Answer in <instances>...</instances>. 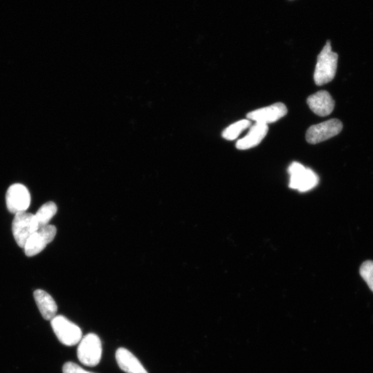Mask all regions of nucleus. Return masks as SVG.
Instances as JSON below:
<instances>
[{
  "label": "nucleus",
  "mask_w": 373,
  "mask_h": 373,
  "mask_svg": "<svg viewBox=\"0 0 373 373\" xmlns=\"http://www.w3.org/2000/svg\"><path fill=\"white\" fill-rule=\"evenodd\" d=\"M338 54L332 51L331 43L327 41L317 57L314 74V81L317 86H322L331 82L336 72Z\"/></svg>",
  "instance_id": "f257e3e1"
},
{
  "label": "nucleus",
  "mask_w": 373,
  "mask_h": 373,
  "mask_svg": "<svg viewBox=\"0 0 373 373\" xmlns=\"http://www.w3.org/2000/svg\"><path fill=\"white\" fill-rule=\"evenodd\" d=\"M103 347L101 341L94 333L85 335L79 343L77 354L80 361L87 366L97 365L102 357Z\"/></svg>",
  "instance_id": "f03ea898"
},
{
  "label": "nucleus",
  "mask_w": 373,
  "mask_h": 373,
  "mask_svg": "<svg viewBox=\"0 0 373 373\" xmlns=\"http://www.w3.org/2000/svg\"><path fill=\"white\" fill-rule=\"evenodd\" d=\"M290 176L289 187L301 192L315 188L319 183L318 176L310 169L297 162H293L288 168Z\"/></svg>",
  "instance_id": "7ed1b4c3"
},
{
  "label": "nucleus",
  "mask_w": 373,
  "mask_h": 373,
  "mask_svg": "<svg viewBox=\"0 0 373 373\" xmlns=\"http://www.w3.org/2000/svg\"><path fill=\"white\" fill-rule=\"evenodd\" d=\"M38 230L39 223L35 214L21 212L15 214L12 223V232L17 244L24 249L29 238Z\"/></svg>",
  "instance_id": "20e7f679"
},
{
  "label": "nucleus",
  "mask_w": 373,
  "mask_h": 373,
  "mask_svg": "<svg viewBox=\"0 0 373 373\" xmlns=\"http://www.w3.org/2000/svg\"><path fill=\"white\" fill-rule=\"evenodd\" d=\"M51 324L59 341L65 345H75L83 339L81 329L63 315L53 318Z\"/></svg>",
  "instance_id": "39448f33"
},
{
  "label": "nucleus",
  "mask_w": 373,
  "mask_h": 373,
  "mask_svg": "<svg viewBox=\"0 0 373 373\" xmlns=\"http://www.w3.org/2000/svg\"><path fill=\"white\" fill-rule=\"evenodd\" d=\"M343 129L342 123L338 119H331L311 126L306 132L305 139L315 145L337 136Z\"/></svg>",
  "instance_id": "423d86ee"
},
{
  "label": "nucleus",
  "mask_w": 373,
  "mask_h": 373,
  "mask_svg": "<svg viewBox=\"0 0 373 373\" xmlns=\"http://www.w3.org/2000/svg\"><path fill=\"white\" fill-rule=\"evenodd\" d=\"M57 233V229L52 225L38 230L28 240L24 248L26 254L31 257L41 253L54 241Z\"/></svg>",
  "instance_id": "0eeeda50"
},
{
  "label": "nucleus",
  "mask_w": 373,
  "mask_h": 373,
  "mask_svg": "<svg viewBox=\"0 0 373 373\" xmlns=\"http://www.w3.org/2000/svg\"><path fill=\"white\" fill-rule=\"evenodd\" d=\"M8 210L13 214L26 212L31 204V194L28 189L22 184L11 185L6 194Z\"/></svg>",
  "instance_id": "6e6552de"
},
{
  "label": "nucleus",
  "mask_w": 373,
  "mask_h": 373,
  "mask_svg": "<svg viewBox=\"0 0 373 373\" xmlns=\"http://www.w3.org/2000/svg\"><path fill=\"white\" fill-rule=\"evenodd\" d=\"M288 114L286 106L282 103H277L270 106L263 108L248 113V119L263 124L273 123Z\"/></svg>",
  "instance_id": "1a4fd4ad"
},
{
  "label": "nucleus",
  "mask_w": 373,
  "mask_h": 373,
  "mask_svg": "<svg viewBox=\"0 0 373 373\" xmlns=\"http://www.w3.org/2000/svg\"><path fill=\"white\" fill-rule=\"evenodd\" d=\"M307 104L316 115L325 117L333 112L335 102L327 92L323 90L310 96Z\"/></svg>",
  "instance_id": "9d476101"
},
{
  "label": "nucleus",
  "mask_w": 373,
  "mask_h": 373,
  "mask_svg": "<svg viewBox=\"0 0 373 373\" xmlns=\"http://www.w3.org/2000/svg\"><path fill=\"white\" fill-rule=\"evenodd\" d=\"M268 132V125L256 123L250 128L248 134L236 142V149L246 150L256 147L264 139Z\"/></svg>",
  "instance_id": "9b49d317"
},
{
  "label": "nucleus",
  "mask_w": 373,
  "mask_h": 373,
  "mask_svg": "<svg viewBox=\"0 0 373 373\" xmlns=\"http://www.w3.org/2000/svg\"><path fill=\"white\" fill-rule=\"evenodd\" d=\"M116 359L120 368L126 373H148L140 361L124 347L117 350Z\"/></svg>",
  "instance_id": "f8f14e48"
},
{
  "label": "nucleus",
  "mask_w": 373,
  "mask_h": 373,
  "mask_svg": "<svg viewBox=\"0 0 373 373\" xmlns=\"http://www.w3.org/2000/svg\"><path fill=\"white\" fill-rule=\"evenodd\" d=\"M34 295L43 318L46 320H52L54 318L57 316L58 306L53 297L43 290H37Z\"/></svg>",
  "instance_id": "ddd939ff"
},
{
  "label": "nucleus",
  "mask_w": 373,
  "mask_h": 373,
  "mask_svg": "<svg viewBox=\"0 0 373 373\" xmlns=\"http://www.w3.org/2000/svg\"><path fill=\"white\" fill-rule=\"evenodd\" d=\"M57 205L52 201L42 205L35 214L39 229L50 225V221L57 214Z\"/></svg>",
  "instance_id": "4468645a"
},
{
  "label": "nucleus",
  "mask_w": 373,
  "mask_h": 373,
  "mask_svg": "<svg viewBox=\"0 0 373 373\" xmlns=\"http://www.w3.org/2000/svg\"><path fill=\"white\" fill-rule=\"evenodd\" d=\"M251 122L244 119L232 124L227 128L222 133L223 139L228 141H234L246 129L251 127Z\"/></svg>",
  "instance_id": "2eb2a0df"
},
{
  "label": "nucleus",
  "mask_w": 373,
  "mask_h": 373,
  "mask_svg": "<svg viewBox=\"0 0 373 373\" xmlns=\"http://www.w3.org/2000/svg\"><path fill=\"white\" fill-rule=\"evenodd\" d=\"M360 274L373 292V261L363 262L360 268Z\"/></svg>",
  "instance_id": "dca6fc26"
},
{
  "label": "nucleus",
  "mask_w": 373,
  "mask_h": 373,
  "mask_svg": "<svg viewBox=\"0 0 373 373\" xmlns=\"http://www.w3.org/2000/svg\"><path fill=\"white\" fill-rule=\"evenodd\" d=\"M63 373H94L89 372L73 362L66 363L63 368Z\"/></svg>",
  "instance_id": "f3484780"
}]
</instances>
